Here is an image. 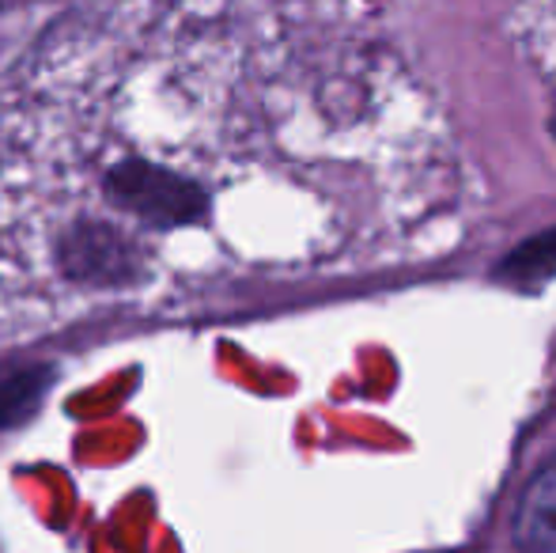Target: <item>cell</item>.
<instances>
[{
  "label": "cell",
  "instance_id": "cell-5",
  "mask_svg": "<svg viewBox=\"0 0 556 553\" xmlns=\"http://www.w3.org/2000/svg\"><path fill=\"white\" fill-rule=\"evenodd\" d=\"M556 274V228L538 231L496 266V277L515 288H538Z\"/></svg>",
  "mask_w": 556,
  "mask_h": 553
},
{
  "label": "cell",
  "instance_id": "cell-7",
  "mask_svg": "<svg viewBox=\"0 0 556 553\" xmlns=\"http://www.w3.org/2000/svg\"><path fill=\"white\" fill-rule=\"evenodd\" d=\"M553 134H556V111H553Z\"/></svg>",
  "mask_w": 556,
  "mask_h": 553
},
{
  "label": "cell",
  "instance_id": "cell-6",
  "mask_svg": "<svg viewBox=\"0 0 556 553\" xmlns=\"http://www.w3.org/2000/svg\"><path fill=\"white\" fill-rule=\"evenodd\" d=\"M15 4H23V0H0V12H4V8H15Z\"/></svg>",
  "mask_w": 556,
  "mask_h": 553
},
{
  "label": "cell",
  "instance_id": "cell-3",
  "mask_svg": "<svg viewBox=\"0 0 556 553\" xmlns=\"http://www.w3.org/2000/svg\"><path fill=\"white\" fill-rule=\"evenodd\" d=\"M515 542L522 553H556V463L545 466L522 493Z\"/></svg>",
  "mask_w": 556,
  "mask_h": 553
},
{
  "label": "cell",
  "instance_id": "cell-4",
  "mask_svg": "<svg viewBox=\"0 0 556 553\" xmlns=\"http://www.w3.org/2000/svg\"><path fill=\"white\" fill-rule=\"evenodd\" d=\"M53 387V368L42 361L0 364V432L30 420Z\"/></svg>",
  "mask_w": 556,
  "mask_h": 553
},
{
  "label": "cell",
  "instance_id": "cell-2",
  "mask_svg": "<svg viewBox=\"0 0 556 553\" xmlns=\"http://www.w3.org/2000/svg\"><path fill=\"white\" fill-rule=\"evenodd\" d=\"M58 262L65 277L80 280V285H129L140 277V251L129 243L125 231H117L106 221H76L73 228L61 236Z\"/></svg>",
  "mask_w": 556,
  "mask_h": 553
},
{
  "label": "cell",
  "instance_id": "cell-1",
  "mask_svg": "<svg viewBox=\"0 0 556 553\" xmlns=\"http://www.w3.org/2000/svg\"><path fill=\"white\" fill-rule=\"evenodd\" d=\"M106 201L148 228H186L208 213V190L152 160H122L103 175Z\"/></svg>",
  "mask_w": 556,
  "mask_h": 553
}]
</instances>
